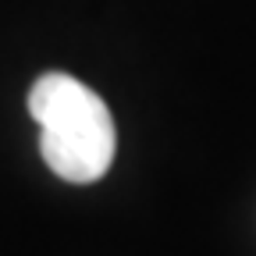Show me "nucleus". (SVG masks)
Wrapping results in <instances>:
<instances>
[{"label": "nucleus", "instance_id": "f257e3e1", "mask_svg": "<svg viewBox=\"0 0 256 256\" xmlns=\"http://www.w3.org/2000/svg\"><path fill=\"white\" fill-rule=\"evenodd\" d=\"M28 110L40 121V153L57 178L89 185L110 171L118 150L114 118L86 82L64 72L36 78Z\"/></svg>", "mask_w": 256, "mask_h": 256}]
</instances>
